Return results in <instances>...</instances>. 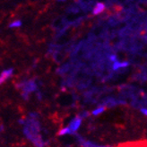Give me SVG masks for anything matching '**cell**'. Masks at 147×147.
<instances>
[{
    "mask_svg": "<svg viewBox=\"0 0 147 147\" xmlns=\"http://www.w3.org/2000/svg\"><path fill=\"white\" fill-rule=\"evenodd\" d=\"M26 122L24 126V135L35 147H46L49 141L44 140L40 135V122L39 120V115L36 112H30L28 117H25Z\"/></svg>",
    "mask_w": 147,
    "mask_h": 147,
    "instance_id": "1",
    "label": "cell"
},
{
    "mask_svg": "<svg viewBox=\"0 0 147 147\" xmlns=\"http://www.w3.org/2000/svg\"><path fill=\"white\" fill-rule=\"evenodd\" d=\"M16 87L21 91V96L24 100L30 98V94L39 90V84L35 79H26L16 84Z\"/></svg>",
    "mask_w": 147,
    "mask_h": 147,
    "instance_id": "2",
    "label": "cell"
},
{
    "mask_svg": "<svg viewBox=\"0 0 147 147\" xmlns=\"http://www.w3.org/2000/svg\"><path fill=\"white\" fill-rule=\"evenodd\" d=\"M82 123H83V119H81L79 116H76L75 117H73L67 126V127L71 132V135L76 134V132L79 130L81 126H82Z\"/></svg>",
    "mask_w": 147,
    "mask_h": 147,
    "instance_id": "3",
    "label": "cell"
},
{
    "mask_svg": "<svg viewBox=\"0 0 147 147\" xmlns=\"http://www.w3.org/2000/svg\"><path fill=\"white\" fill-rule=\"evenodd\" d=\"M13 74V68H7L5 69L0 74V86H1L5 81L8 80L10 77H12Z\"/></svg>",
    "mask_w": 147,
    "mask_h": 147,
    "instance_id": "4",
    "label": "cell"
},
{
    "mask_svg": "<svg viewBox=\"0 0 147 147\" xmlns=\"http://www.w3.org/2000/svg\"><path fill=\"white\" fill-rule=\"evenodd\" d=\"M106 9V5L104 3L102 2H97L93 6L92 9V13L93 16H100L102 13H103Z\"/></svg>",
    "mask_w": 147,
    "mask_h": 147,
    "instance_id": "5",
    "label": "cell"
},
{
    "mask_svg": "<svg viewBox=\"0 0 147 147\" xmlns=\"http://www.w3.org/2000/svg\"><path fill=\"white\" fill-rule=\"evenodd\" d=\"M130 63L128 61H119L117 60L116 62L112 63V70L113 71H117L119 69H123V68H127L129 67Z\"/></svg>",
    "mask_w": 147,
    "mask_h": 147,
    "instance_id": "6",
    "label": "cell"
},
{
    "mask_svg": "<svg viewBox=\"0 0 147 147\" xmlns=\"http://www.w3.org/2000/svg\"><path fill=\"white\" fill-rule=\"evenodd\" d=\"M70 69V65L69 64H65L57 70V73L60 76H64L65 74H67Z\"/></svg>",
    "mask_w": 147,
    "mask_h": 147,
    "instance_id": "7",
    "label": "cell"
},
{
    "mask_svg": "<svg viewBox=\"0 0 147 147\" xmlns=\"http://www.w3.org/2000/svg\"><path fill=\"white\" fill-rule=\"evenodd\" d=\"M105 110H106V107L100 105V106L97 107L96 109H94L92 110V115L94 116V117H97V116H99V115H100V114L103 113V112L105 111Z\"/></svg>",
    "mask_w": 147,
    "mask_h": 147,
    "instance_id": "8",
    "label": "cell"
},
{
    "mask_svg": "<svg viewBox=\"0 0 147 147\" xmlns=\"http://www.w3.org/2000/svg\"><path fill=\"white\" fill-rule=\"evenodd\" d=\"M22 24H23V23H22L21 20H14L9 24V28H11V29L20 28L22 26Z\"/></svg>",
    "mask_w": 147,
    "mask_h": 147,
    "instance_id": "9",
    "label": "cell"
},
{
    "mask_svg": "<svg viewBox=\"0 0 147 147\" xmlns=\"http://www.w3.org/2000/svg\"><path fill=\"white\" fill-rule=\"evenodd\" d=\"M57 135L59 136H67V135H71V132L67 127H62L58 130Z\"/></svg>",
    "mask_w": 147,
    "mask_h": 147,
    "instance_id": "10",
    "label": "cell"
},
{
    "mask_svg": "<svg viewBox=\"0 0 147 147\" xmlns=\"http://www.w3.org/2000/svg\"><path fill=\"white\" fill-rule=\"evenodd\" d=\"M79 12V7L75 6V5H71L67 8V13H76Z\"/></svg>",
    "mask_w": 147,
    "mask_h": 147,
    "instance_id": "11",
    "label": "cell"
},
{
    "mask_svg": "<svg viewBox=\"0 0 147 147\" xmlns=\"http://www.w3.org/2000/svg\"><path fill=\"white\" fill-rule=\"evenodd\" d=\"M78 116L81 117V119H87V117L90 116V113H89V111H86V110H84V111H82V112H81Z\"/></svg>",
    "mask_w": 147,
    "mask_h": 147,
    "instance_id": "12",
    "label": "cell"
},
{
    "mask_svg": "<svg viewBox=\"0 0 147 147\" xmlns=\"http://www.w3.org/2000/svg\"><path fill=\"white\" fill-rule=\"evenodd\" d=\"M109 61L111 62V63H114V62H116V61L117 60V57L115 54H112V55H110V56H109Z\"/></svg>",
    "mask_w": 147,
    "mask_h": 147,
    "instance_id": "13",
    "label": "cell"
},
{
    "mask_svg": "<svg viewBox=\"0 0 147 147\" xmlns=\"http://www.w3.org/2000/svg\"><path fill=\"white\" fill-rule=\"evenodd\" d=\"M36 96H37V99H38L39 100H41L43 99V93L40 91L38 90L36 92Z\"/></svg>",
    "mask_w": 147,
    "mask_h": 147,
    "instance_id": "14",
    "label": "cell"
},
{
    "mask_svg": "<svg viewBox=\"0 0 147 147\" xmlns=\"http://www.w3.org/2000/svg\"><path fill=\"white\" fill-rule=\"evenodd\" d=\"M25 122H26V119H25V117H21V119H19V120H18V123L21 125V126H24Z\"/></svg>",
    "mask_w": 147,
    "mask_h": 147,
    "instance_id": "15",
    "label": "cell"
},
{
    "mask_svg": "<svg viewBox=\"0 0 147 147\" xmlns=\"http://www.w3.org/2000/svg\"><path fill=\"white\" fill-rule=\"evenodd\" d=\"M140 111H141V113H142L143 115H144L145 117H147V109H146V108H142V109H140Z\"/></svg>",
    "mask_w": 147,
    "mask_h": 147,
    "instance_id": "16",
    "label": "cell"
},
{
    "mask_svg": "<svg viewBox=\"0 0 147 147\" xmlns=\"http://www.w3.org/2000/svg\"><path fill=\"white\" fill-rule=\"evenodd\" d=\"M4 129H5V127H4L3 125H0V133H2V132L4 131Z\"/></svg>",
    "mask_w": 147,
    "mask_h": 147,
    "instance_id": "17",
    "label": "cell"
},
{
    "mask_svg": "<svg viewBox=\"0 0 147 147\" xmlns=\"http://www.w3.org/2000/svg\"><path fill=\"white\" fill-rule=\"evenodd\" d=\"M56 1H58V2H64V1H67V0H56Z\"/></svg>",
    "mask_w": 147,
    "mask_h": 147,
    "instance_id": "18",
    "label": "cell"
}]
</instances>
